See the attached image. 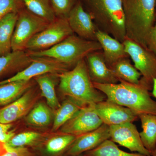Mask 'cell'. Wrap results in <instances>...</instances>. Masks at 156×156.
<instances>
[{"mask_svg":"<svg viewBox=\"0 0 156 156\" xmlns=\"http://www.w3.org/2000/svg\"><path fill=\"white\" fill-rule=\"evenodd\" d=\"M23 6L20 0H0V20L9 13H18Z\"/></svg>","mask_w":156,"mask_h":156,"instance_id":"cell-31","label":"cell"},{"mask_svg":"<svg viewBox=\"0 0 156 156\" xmlns=\"http://www.w3.org/2000/svg\"><path fill=\"white\" fill-rule=\"evenodd\" d=\"M151 156H156V148L151 154Z\"/></svg>","mask_w":156,"mask_h":156,"instance_id":"cell-36","label":"cell"},{"mask_svg":"<svg viewBox=\"0 0 156 156\" xmlns=\"http://www.w3.org/2000/svg\"><path fill=\"white\" fill-rule=\"evenodd\" d=\"M95 105L82 107L60 128L61 133L77 136L99 128L103 123L96 113Z\"/></svg>","mask_w":156,"mask_h":156,"instance_id":"cell-10","label":"cell"},{"mask_svg":"<svg viewBox=\"0 0 156 156\" xmlns=\"http://www.w3.org/2000/svg\"><path fill=\"white\" fill-rule=\"evenodd\" d=\"M75 101L68 98L56 110L52 130L57 131L68 122L82 107Z\"/></svg>","mask_w":156,"mask_h":156,"instance_id":"cell-25","label":"cell"},{"mask_svg":"<svg viewBox=\"0 0 156 156\" xmlns=\"http://www.w3.org/2000/svg\"><path fill=\"white\" fill-rule=\"evenodd\" d=\"M126 52L134 63V66L141 74L140 82L152 89L156 78V55L149 49L131 39L126 38L122 42Z\"/></svg>","mask_w":156,"mask_h":156,"instance_id":"cell-7","label":"cell"},{"mask_svg":"<svg viewBox=\"0 0 156 156\" xmlns=\"http://www.w3.org/2000/svg\"><path fill=\"white\" fill-rule=\"evenodd\" d=\"M85 60L89 77L93 83L111 84L119 83L107 64L102 50L89 53Z\"/></svg>","mask_w":156,"mask_h":156,"instance_id":"cell-15","label":"cell"},{"mask_svg":"<svg viewBox=\"0 0 156 156\" xmlns=\"http://www.w3.org/2000/svg\"><path fill=\"white\" fill-rule=\"evenodd\" d=\"M56 18L67 19L70 12L77 1L76 0H50Z\"/></svg>","mask_w":156,"mask_h":156,"instance_id":"cell-30","label":"cell"},{"mask_svg":"<svg viewBox=\"0 0 156 156\" xmlns=\"http://www.w3.org/2000/svg\"><path fill=\"white\" fill-rule=\"evenodd\" d=\"M110 138L109 126L103 124L94 131L77 136L66 152V155H80L83 153L94 149Z\"/></svg>","mask_w":156,"mask_h":156,"instance_id":"cell-14","label":"cell"},{"mask_svg":"<svg viewBox=\"0 0 156 156\" xmlns=\"http://www.w3.org/2000/svg\"><path fill=\"white\" fill-rule=\"evenodd\" d=\"M126 38L148 48L151 29L156 20V0H122Z\"/></svg>","mask_w":156,"mask_h":156,"instance_id":"cell-3","label":"cell"},{"mask_svg":"<svg viewBox=\"0 0 156 156\" xmlns=\"http://www.w3.org/2000/svg\"><path fill=\"white\" fill-rule=\"evenodd\" d=\"M52 115L50 108L43 102H39L29 112L26 121L35 127H47L51 123Z\"/></svg>","mask_w":156,"mask_h":156,"instance_id":"cell-26","label":"cell"},{"mask_svg":"<svg viewBox=\"0 0 156 156\" xmlns=\"http://www.w3.org/2000/svg\"><path fill=\"white\" fill-rule=\"evenodd\" d=\"M18 13H9L0 20V56L12 51L11 42Z\"/></svg>","mask_w":156,"mask_h":156,"instance_id":"cell-19","label":"cell"},{"mask_svg":"<svg viewBox=\"0 0 156 156\" xmlns=\"http://www.w3.org/2000/svg\"><path fill=\"white\" fill-rule=\"evenodd\" d=\"M73 34L67 19L56 18L31 39L26 47L25 50L39 51L47 50Z\"/></svg>","mask_w":156,"mask_h":156,"instance_id":"cell-8","label":"cell"},{"mask_svg":"<svg viewBox=\"0 0 156 156\" xmlns=\"http://www.w3.org/2000/svg\"><path fill=\"white\" fill-rule=\"evenodd\" d=\"M35 98L30 88L17 100L0 109V123L11 124L24 116L31 110Z\"/></svg>","mask_w":156,"mask_h":156,"instance_id":"cell-16","label":"cell"},{"mask_svg":"<svg viewBox=\"0 0 156 156\" xmlns=\"http://www.w3.org/2000/svg\"><path fill=\"white\" fill-rule=\"evenodd\" d=\"M41 136V134L34 131L22 132L14 135L8 142L3 144V146L6 151L17 148L26 147L38 143Z\"/></svg>","mask_w":156,"mask_h":156,"instance_id":"cell-29","label":"cell"},{"mask_svg":"<svg viewBox=\"0 0 156 156\" xmlns=\"http://www.w3.org/2000/svg\"><path fill=\"white\" fill-rule=\"evenodd\" d=\"M109 68L119 82H125L134 84L139 83L142 76L141 74L134 65L131 64L129 58L120 59Z\"/></svg>","mask_w":156,"mask_h":156,"instance_id":"cell-21","label":"cell"},{"mask_svg":"<svg viewBox=\"0 0 156 156\" xmlns=\"http://www.w3.org/2000/svg\"><path fill=\"white\" fill-rule=\"evenodd\" d=\"M59 89L62 95L82 107L106 100V95L94 87L89 77L85 59L72 69L58 74Z\"/></svg>","mask_w":156,"mask_h":156,"instance_id":"cell-2","label":"cell"},{"mask_svg":"<svg viewBox=\"0 0 156 156\" xmlns=\"http://www.w3.org/2000/svg\"><path fill=\"white\" fill-rule=\"evenodd\" d=\"M56 74H45L34 78L41 89V95L46 98L48 105L50 108L55 110L61 105L55 90L56 82L54 76Z\"/></svg>","mask_w":156,"mask_h":156,"instance_id":"cell-23","label":"cell"},{"mask_svg":"<svg viewBox=\"0 0 156 156\" xmlns=\"http://www.w3.org/2000/svg\"><path fill=\"white\" fill-rule=\"evenodd\" d=\"M152 90V95L156 98V78L154 80Z\"/></svg>","mask_w":156,"mask_h":156,"instance_id":"cell-35","label":"cell"},{"mask_svg":"<svg viewBox=\"0 0 156 156\" xmlns=\"http://www.w3.org/2000/svg\"><path fill=\"white\" fill-rule=\"evenodd\" d=\"M23 7L39 17L53 22L56 18L50 0H20Z\"/></svg>","mask_w":156,"mask_h":156,"instance_id":"cell-27","label":"cell"},{"mask_svg":"<svg viewBox=\"0 0 156 156\" xmlns=\"http://www.w3.org/2000/svg\"><path fill=\"white\" fill-rule=\"evenodd\" d=\"M138 117L143 129L140 133L141 141L151 154L156 148V115L142 114Z\"/></svg>","mask_w":156,"mask_h":156,"instance_id":"cell-22","label":"cell"},{"mask_svg":"<svg viewBox=\"0 0 156 156\" xmlns=\"http://www.w3.org/2000/svg\"><path fill=\"white\" fill-rule=\"evenodd\" d=\"M32 85L31 80L14 81L0 85V106H6L17 100Z\"/></svg>","mask_w":156,"mask_h":156,"instance_id":"cell-20","label":"cell"},{"mask_svg":"<svg viewBox=\"0 0 156 156\" xmlns=\"http://www.w3.org/2000/svg\"><path fill=\"white\" fill-rule=\"evenodd\" d=\"M67 20L73 32L78 36L88 41H97V27L80 0L77 1L70 12Z\"/></svg>","mask_w":156,"mask_h":156,"instance_id":"cell-12","label":"cell"},{"mask_svg":"<svg viewBox=\"0 0 156 156\" xmlns=\"http://www.w3.org/2000/svg\"><path fill=\"white\" fill-rule=\"evenodd\" d=\"M63 156H67V155H65ZM85 156V155L81 156V155H79V156Z\"/></svg>","mask_w":156,"mask_h":156,"instance_id":"cell-37","label":"cell"},{"mask_svg":"<svg viewBox=\"0 0 156 156\" xmlns=\"http://www.w3.org/2000/svg\"><path fill=\"white\" fill-rule=\"evenodd\" d=\"M32 57V61L28 66L11 77L0 81V85L14 81L30 80L45 74H59L70 70L67 66L53 58L45 56Z\"/></svg>","mask_w":156,"mask_h":156,"instance_id":"cell-9","label":"cell"},{"mask_svg":"<svg viewBox=\"0 0 156 156\" xmlns=\"http://www.w3.org/2000/svg\"></svg>","mask_w":156,"mask_h":156,"instance_id":"cell-38","label":"cell"},{"mask_svg":"<svg viewBox=\"0 0 156 156\" xmlns=\"http://www.w3.org/2000/svg\"><path fill=\"white\" fill-rule=\"evenodd\" d=\"M49 23L26 8H23L18 13L11 42L12 51H25L29 41L36 34L44 29Z\"/></svg>","mask_w":156,"mask_h":156,"instance_id":"cell-6","label":"cell"},{"mask_svg":"<svg viewBox=\"0 0 156 156\" xmlns=\"http://www.w3.org/2000/svg\"><path fill=\"white\" fill-rule=\"evenodd\" d=\"M98 42L102 48V53L106 63L109 66L120 59L129 58L123 43L108 34L98 30L96 34Z\"/></svg>","mask_w":156,"mask_h":156,"instance_id":"cell-17","label":"cell"},{"mask_svg":"<svg viewBox=\"0 0 156 156\" xmlns=\"http://www.w3.org/2000/svg\"><path fill=\"white\" fill-rule=\"evenodd\" d=\"M99 50H102V48L97 41H88L73 34L47 50L26 51L31 57L45 56L54 58L71 69L89 53Z\"/></svg>","mask_w":156,"mask_h":156,"instance_id":"cell-5","label":"cell"},{"mask_svg":"<svg viewBox=\"0 0 156 156\" xmlns=\"http://www.w3.org/2000/svg\"><path fill=\"white\" fill-rule=\"evenodd\" d=\"M110 139L132 152L151 156L143 144L136 126L131 122L109 126Z\"/></svg>","mask_w":156,"mask_h":156,"instance_id":"cell-11","label":"cell"},{"mask_svg":"<svg viewBox=\"0 0 156 156\" xmlns=\"http://www.w3.org/2000/svg\"><path fill=\"white\" fill-rule=\"evenodd\" d=\"M98 30L121 42L126 39L125 17L122 0H84ZM85 9V8H84Z\"/></svg>","mask_w":156,"mask_h":156,"instance_id":"cell-4","label":"cell"},{"mask_svg":"<svg viewBox=\"0 0 156 156\" xmlns=\"http://www.w3.org/2000/svg\"><path fill=\"white\" fill-rule=\"evenodd\" d=\"M93 84L106 95V100L130 109L137 116L142 114L156 115V101L152 99L150 90L140 80L138 84L125 82Z\"/></svg>","mask_w":156,"mask_h":156,"instance_id":"cell-1","label":"cell"},{"mask_svg":"<svg viewBox=\"0 0 156 156\" xmlns=\"http://www.w3.org/2000/svg\"><path fill=\"white\" fill-rule=\"evenodd\" d=\"M95 108L103 124L109 126L132 122L138 118L130 109L107 100L96 104Z\"/></svg>","mask_w":156,"mask_h":156,"instance_id":"cell-13","label":"cell"},{"mask_svg":"<svg viewBox=\"0 0 156 156\" xmlns=\"http://www.w3.org/2000/svg\"><path fill=\"white\" fill-rule=\"evenodd\" d=\"M86 156H148L140 153H129L118 147L110 139L104 141L97 147L85 153Z\"/></svg>","mask_w":156,"mask_h":156,"instance_id":"cell-28","label":"cell"},{"mask_svg":"<svg viewBox=\"0 0 156 156\" xmlns=\"http://www.w3.org/2000/svg\"><path fill=\"white\" fill-rule=\"evenodd\" d=\"M33 57L25 50L12 51L6 55L0 56V77L25 69L31 63Z\"/></svg>","mask_w":156,"mask_h":156,"instance_id":"cell-18","label":"cell"},{"mask_svg":"<svg viewBox=\"0 0 156 156\" xmlns=\"http://www.w3.org/2000/svg\"><path fill=\"white\" fill-rule=\"evenodd\" d=\"M147 46L156 55V20L150 33Z\"/></svg>","mask_w":156,"mask_h":156,"instance_id":"cell-34","label":"cell"},{"mask_svg":"<svg viewBox=\"0 0 156 156\" xmlns=\"http://www.w3.org/2000/svg\"><path fill=\"white\" fill-rule=\"evenodd\" d=\"M77 136L72 134H62L51 137L44 146L43 154L45 156H58L66 152Z\"/></svg>","mask_w":156,"mask_h":156,"instance_id":"cell-24","label":"cell"},{"mask_svg":"<svg viewBox=\"0 0 156 156\" xmlns=\"http://www.w3.org/2000/svg\"><path fill=\"white\" fill-rule=\"evenodd\" d=\"M1 156H34L27 147L17 148L6 151Z\"/></svg>","mask_w":156,"mask_h":156,"instance_id":"cell-33","label":"cell"},{"mask_svg":"<svg viewBox=\"0 0 156 156\" xmlns=\"http://www.w3.org/2000/svg\"><path fill=\"white\" fill-rule=\"evenodd\" d=\"M12 126L11 124L0 123V142L3 144L8 142L15 135L13 131H10Z\"/></svg>","mask_w":156,"mask_h":156,"instance_id":"cell-32","label":"cell"}]
</instances>
